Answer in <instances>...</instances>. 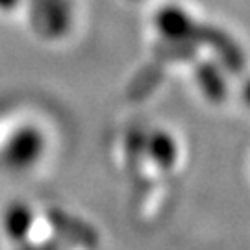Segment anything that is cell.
<instances>
[{"label": "cell", "mask_w": 250, "mask_h": 250, "mask_svg": "<svg viewBox=\"0 0 250 250\" xmlns=\"http://www.w3.org/2000/svg\"><path fill=\"white\" fill-rule=\"evenodd\" d=\"M241 97H243V100H245V104L250 107V78L245 82V85H243Z\"/></svg>", "instance_id": "52a82bcc"}, {"label": "cell", "mask_w": 250, "mask_h": 250, "mask_svg": "<svg viewBox=\"0 0 250 250\" xmlns=\"http://www.w3.org/2000/svg\"><path fill=\"white\" fill-rule=\"evenodd\" d=\"M146 148H148V156L150 160L160 167V169H170L176 158H178V146L174 137L163 130H156L148 135L146 141Z\"/></svg>", "instance_id": "3957f363"}, {"label": "cell", "mask_w": 250, "mask_h": 250, "mask_svg": "<svg viewBox=\"0 0 250 250\" xmlns=\"http://www.w3.org/2000/svg\"><path fill=\"white\" fill-rule=\"evenodd\" d=\"M21 0H0V11H11L19 6Z\"/></svg>", "instance_id": "8992f818"}, {"label": "cell", "mask_w": 250, "mask_h": 250, "mask_svg": "<svg viewBox=\"0 0 250 250\" xmlns=\"http://www.w3.org/2000/svg\"><path fill=\"white\" fill-rule=\"evenodd\" d=\"M34 226V213L24 204H11L4 213V230L13 241H24Z\"/></svg>", "instance_id": "277c9868"}, {"label": "cell", "mask_w": 250, "mask_h": 250, "mask_svg": "<svg viewBox=\"0 0 250 250\" xmlns=\"http://www.w3.org/2000/svg\"><path fill=\"white\" fill-rule=\"evenodd\" d=\"M156 26L170 41L182 43H206L211 45L223 63L232 71L243 69V54L239 46L233 43L224 32L211 26L197 24L186 11L180 8H165L156 15Z\"/></svg>", "instance_id": "6da1fadb"}, {"label": "cell", "mask_w": 250, "mask_h": 250, "mask_svg": "<svg viewBox=\"0 0 250 250\" xmlns=\"http://www.w3.org/2000/svg\"><path fill=\"white\" fill-rule=\"evenodd\" d=\"M45 150V137L34 126H24L9 137L4 148V160L9 169H28L36 165Z\"/></svg>", "instance_id": "7a4b0ae2"}, {"label": "cell", "mask_w": 250, "mask_h": 250, "mask_svg": "<svg viewBox=\"0 0 250 250\" xmlns=\"http://www.w3.org/2000/svg\"><path fill=\"white\" fill-rule=\"evenodd\" d=\"M197 82L211 102H223L226 99V82L221 76L219 67L211 63H200L197 67Z\"/></svg>", "instance_id": "5b68a950"}]
</instances>
